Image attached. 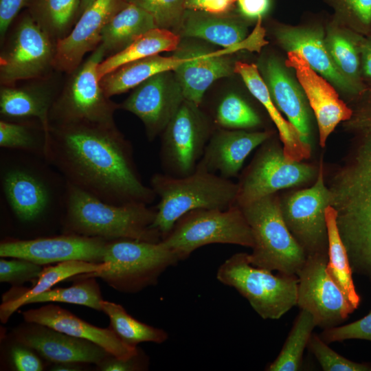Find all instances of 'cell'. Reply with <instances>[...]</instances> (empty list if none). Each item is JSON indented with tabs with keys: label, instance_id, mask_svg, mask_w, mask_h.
Segmentation results:
<instances>
[{
	"label": "cell",
	"instance_id": "74e56055",
	"mask_svg": "<svg viewBox=\"0 0 371 371\" xmlns=\"http://www.w3.org/2000/svg\"><path fill=\"white\" fill-rule=\"evenodd\" d=\"M213 120L217 128L227 129H251L262 124L256 110L235 92H228L217 101L213 110Z\"/></svg>",
	"mask_w": 371,
	"mask_h": 371
},
{
	"label": "cell",
	"instance_id": "7a4b0ae2",
	"mask_svg": "<svg viewBox=\"0 0 371 371\" xmlns=\"http://www.w3.org/2000/svg\"><path fill=\"white\" fill-rule=\"evenodd\" d=\"M350 108V117L342 123L351 134V146L328 186L329 205L336 211L352 272L371 281V91Z\"/></svg>",
	"mask_w": 371,
	"mask_h": 371
},
{
	"label": "cell",
	"instance_id": "4316f807",
	"mask_svg": "<svg viewBox=\"0 0 371 371\" xmlns=\"http://www.w3.org/2000/svg\"><path fill=\"white\" fill-rule=\"evenodd\" d=\"M234 73L241 77L249 91L263 106L276 125L283 144L284 155L289 159L298 161L308 158L311 147L303 143L296 129L282 115L273 101L258 66L238 61L234 63Z\"/></svg>",
	"mask_w": 371,
	"mask_h": 371
},
{
	"label": "cell",
	"instance_id": "db71d44e",
	"mask_svg": "<svg viewBox=\"0 0 371 371\" xmlns=\"http://www.w3.org/2000/svg\"><path fill=\"white\" fill-rule=\"evenodd\" d=\"M95 0H80L78 15H81Z\"/></svg>",
	"mask_w": 371,
	"mask_h": 371
},
{
	"label": "cell",
	"instance_id": "ffe728a7",
	"mask_svg": "<svg viewBox=\"0 0 371 371\" xmlns=\"http://www.w3.org/2000/svg\"><path fill=\"white\" fill-rule=\"evenodd\" d=\"M236 49L208 52L193 47H179L174 54L184 58L173 71L186 100L201 106L207 89L216 80L234 73V63L227 56Z\"/></svg>",
	"mask_w": 371,
	"mask_h": 371
},
{
	"label": "cell",
	"instance_id": "816d5d0a",
	"mask_svg": "<svg viewBox=\"0 0 371 371\" xmlns=\"http://www.w3.org/2000/svg\"><path fill=\"white\" fill-rule=\"evenodd\" d=\"M137 357V356H136ZM133 357L129 359L113 358L104 359L100 363V369L104 371H131L139 368Z\"/></svg>",
	"mask_w": 371,
	"mask_h": 371
},
{
	"label": "cell",
	"instance_id": "277c9868",
	"mask_svg": "<svg viewBox=\"0 0 371 371\" xmlns=\"http://www.w3.org/2000/svg\"><path fill=\"white\" fill-rule=\"evenodd\" d=\"M150 187L159 197L153 227L164 238L183 215L197 209L225 210L235 205L238 185L197 164L190 175L155 173Z\"/></svg>",
	"mask_w": 371,
	"mask_h": 371
},
{
	"label": "cell",
	"instance_id": "681fc988",
	"mask_svg": "<svg viewBox=\"0 0 371 371\" xmlns=\"http://www.w3.org/2000/svg\"><path fill=\"white\" fill-rule=\"evenodd\" d=\"M27 0H0V36L5 38L10 24Z\"/></svg>",
	"mask_w": 371,
	"mask_h": 371
},
{
	"label": "cell",
	"instance_id": "6da1fadb",
	"mask_svg": "<svg viewBox=\"0 0 371 371\" xmlns=\"http://www.w3.org/2000/svg\"><path fill=\"white\" fill-rule=\"evenodd\" d=\"M43 157L67 183L109 203L149 204L156 194L142 181L131 143L115 124L49 123Z\"/></svg>",
	"mask_w": 371,
	"mask_h": 371
},
{
	"label": "cell",
	"instance_id": "603a6c76",
	"mask_svg": "<svg viewBox=\"0 0 371 371\" xmlns=\"http://www.w3.org/2000/svg\"><path fill=\"white\" fill-rule=\"evenodd\" d=\"M25 321L47 326L70 336L89 340L121 359L137 356L136 347L124 343L111 328L94 326L69 311L54 304H47L22 313Z\"/></svg>",
	"mask_w": 371,
	"mask_h": 371
},
{
	"label": "cell",
	"instance_id": "f546056e",
	"mask_svg": "<svg viewBox=\"0 0 371 371\" xmlns=\"http://www.w3.org/2000/svg\"><path fill=\"white\" fill-rule=\"evenodd\" d=\"M364 36L334 20L328 24L325 43L339 72L360 91L367 87L361 76V45Z\"/></svg>",
	"mask_w": 371,
	"mask_h": 371
},
{
	"label": "cell",
	"instance_id": "ab89813d",
	"mask_svg": "<svg viewBox=\"0 0 371 371\" xmlns=\"http://www.w3.org/2000/svg\"><path fill=\"white\" fill-rule=\"evenodd\" d=\"M334 12L335 21L360 34H371V0H323Z\"/></svg>",
	"mask_w": 371,
	"mask_h": 371
},
{
	"label": "cell",
	"instance_id": "4dcf8cb0",
	"mask_svg": "<svg viewBox=\"0 0 371 371\" xmlns=\"http://www.w3.org/2000/svg\"><path fill=\"white\" fill-rule=\"evenodd\" d=\"M184 58L159 54L126 63L103 76L100 85L109 98L134 89L144 81L161 72L175 71Z\"/></svg>",
	"mask_w": 371,
	"mask_h": 371
},
{
	"label": "cell",
	"instance_id": "8d00e7d4",
	"mask_svg": "<svg viewBox=\"0 0 371 371\" xmlns=\"http://www.w3.org/2000/svg\"><path fill=\"white\" fill-rule=\"evenodd\" d=\"M80 0H38L32 17L56 41L69 34Z\"/></svg>",
	"mask_w": 371,
	"mask_h": 371
},
{
	"label": "cell",
	"instance_id": "d6986e66",
	"mask_svg": "<svg viewBox=\"0 0 371 371\" xmlns=\"http://www.w3.org/2000/svg\"><path fill=\"white\" fill-rule=\"evenodd\" d=\"M262 20L257 21L251 36L247 38L246 20L238 14H210L186 10L179 23L183 36L203 39L224 48L259 49L267 43Z\"/></svg>",
	"mask_w": 371,
	"mask_h": 371
},
{
	"label": "cell",
	"instance_id": "f907efd6",
	"mask_svg": "<svg viewBox=\"0 0 371 371\" xmlns=\"http://www.w3.org/2000/svg\"><path fill=\"white\" fill-rule=\"evenodd\" d=\"M361 61L363 80L366 85H371V34L363 39Z\"/></svg>",
	"mask_w": 371,
	"mask_h": 371
},
{
	"label": "cell",
	"instance_id": "836d02e7",
	"mask_svg": "<svg viewBox=\"0 0 371 371\" xmlns=\"http://www.w3.org/2000/svg\"><path fill=\"white\" fill-rule=\"evenodd\" d=\"M336 211L328 205L325 210L328 236V262L326 270L352 306L356 309L360 302L352 280V270L346 247L339 233Z\"/></svg>",
	"mask_w": 371,
	"mask_h": 371
},
{
	"label": "cell",
	"instance_id": "3957f363",
	"mask_svg": "<svg viewBox=\"0 0 371 371\" xmlns=\"http://www.w3.org/2000/svg\"><path fill=\"white\" fill-rule=\"evenodd\" d=\"M65 202V225L68 234L106 240H161V234L153 227L156 210L147 204L109 203L67 182Z\"/></svg>",
	"mask_w": 371,
	"mask_h": 371
},
{
	"label": "cell",
	"instance_id": "ac0fdd59",
	"mask_svg": "<svg viewBox=\"0 0 371 371\" xmlns=\"http://www.w3.org/2000/svg\"><path fill=\"white\" fill-rule=\"evenodd\" d=\"M285 65L295 73L316 118L319 144L324 147L336 126L350 117L352 109L340 99L334 86L314 71L299 54L287 52Z\"/></svg>",
	"mask_w": 371,
	"mask_h": 371
},
{
	"label": "cell",
	"instance_id": "ba28073f",
	"mask_svg": "<svg viewBox=\"0 0 371 371\" xmlns=\"http://www.w3.org/2000/svg\"><path fill=\"white\" fill-rule=\"evenodd\" d=\"M184 260L198 248L209 244H233L253 248L250 227L237 205L227 209H197L178 219L161 240Z\"/></svg>",
	"mask_w": 371,
	"mask_h": 371
},
{
	"label": "cell",
	"instance_id": "e575fe53",
	"mask_svg": "<svg viewBox=\"0 0 371 371\" xmlns=\"http://www.w3.org/2000/svg\"><path fill=\"white\" fill-rule=\"evenodd\" d=\"M101 309L109 316L111 329L130 346L142 342L161 344L168 337L165 330L137 320L120 304L102 300Z\"/></svg>",
	"mask_w": 371,
	"mask_h": 371
},
{
	"label": "cell",
	"instance_id": "c3c4849f",
	"mask_svg": "<svg viewBox=\"0 0 371 371\" xmlns=\"http://www.w3.org/2000/svg\"><path fill=\"white\" fill-rule=\"evenodd\" d=\"M236 0H186V10L223 14L230 12Z\"/></svg>",
	"mask_w": 371,
	"mask_h": 371
},
{
	"label": "cell",
	"instance_id": "5b68a950",
	"mask_svg": "<svg viewBox=\"0 0 371 371\" xmlns=\"http://www.w3.org/2000/svg\"><path fill=\"white\" fill-rule=\"evenodd\" d=\"M240 208L254 241L253 251L248 254L250 263L271 271L297 276L307 256L289 229L274 194Z\"/></svg>",
	"mask_w": 371,
	"mask_h": 371
},
{
	"label": "cell",
	"instance_id": "bcb514c9",
	"mask_svg": "<svg viewBox=\"0 0 371 371\" xmlns=\"http://www.w3.org/2000/svg\"><path fill=\"white\" fill-rule=\"evenodd\" d=\"M30 348L20 344L11 349V358L16 370L19 371H41L43 363Z\"/></svg>",
	"mask_w": 371,
	"mask_h": 371
},
{
	"label": "cell",
	"instance_id": "f1b7e54d",
	"mask_svg": "<svg viewBox=\"0 0 371 371\" xmlns=\"http://www.w3.org/2000/svg\"><path fill=\"white\" fill-rule=\"evenodd\" d=\"M56 96L44 87L2 86L0 113L11 118L36 117L45 135L49 127V113Z\"/></svg>",
	"mask_w": 371,
	"mask_h": 371
},
{
	"label": "cell",
	"instance_id": "5bb4252c",
	"mask_svg": "<svg viewBox=\"0 0 371 371\" xmlns=\"http://www.w3.org/2000/svg\"><path fill=\"white\" fill-rule=\"evenodd\" d=\"M329 200L321 164L313 186L295 192L280 202L284 220L306 256L328 254L325 210L330 205Z\"/></svg>",
	"mask_w": 371,
	"mask_h": 371
},
{
	"label": "cell",
	"instance_id": "83f0119b",
	"mask_svg": "<svg viewBox=\"0 0 371 371\" xmlns=\"http://www.w3.org/2000/svg\"><path fill=\"white\" fill-rule=\"evenodd\" d=\"M109 267L104 262H93L84 260H69L59 262L55 266L43 268L36 283L30 289L14 287L5 295L0 306V319L6 322L19 307L25 305L32 297L50 289V288L71 277L100 271Z\"/></svg>",
	"mask_w": 371,
	"mask_h": 371
},
{
	"label": "cell",
	"instance_id": "d4e9b609",
	"mask_svg": "<svg viewBox=\"0 0 371 371\" xmlns=\"http://www.w3.org/2000/svg\"><path fill=\"white\" fill-rule=\"evenodd\" d=\"M37 325L30 330L19 332L16 340L50 361L100 363L110 355L92 341Z\"/></svg>",
	"mask_w": 371,
	"mask_h": 371
},
{
	"label": "cell",
	"instance_id": "d590c367",
	"mask_svg": "<svg viewBox=\"0 0 371 371\" xmlns=\"http://www.w3.org/2000/svg\"><path fill=\"white\" fill-rule=\"evenodd\" d=\"M316 326L313 315L300 309L277 358L267 368L269 371H297L302 363L304 349Z\"/></svg>",
	"mask_w": 371,
	"mask_h": 371
},
{
	"label": "cell",
	"instance_id": "b9f144b4",
	"mask_svg": "<svg viewBox=\"0 0 371 371\" xmlns=\"http://www.w3.org/2000/svg\"><path fill=\"white\" fill-rule=\"evenodd\" d=\"M310 351L324 371H368L371 366L352 361L332 350L328 344L315 333L308 343Z\"/></svg>",
	"mask_w": 371,
	"mask_h": 371
},
{
	"label": "cell",
	"instance_id": "f5cc1de1",
	"mask_svg": "<svg viewBox=\"0 0 371 371\" xmlns=\"http://www.w3.org/2000/svg\"><path fill=\"white\" fill-rule=\"evenodd\" d=\"M52 370H78V367L73 363H58L52 368Z\"/></svg>",
	"mask_w": 371,
	"mask_h": 371
},
{
	"label": "cell",
	"instance_id": "52a82bcc",
	"mask_svg": "<svg viewBox=\"0 0 371 371\" xmlns=\"http://www.w3.org/2000/svg\"><path fill=\"white\" fill-rule=\"evenodd\" d=\"M247 253L227 258L217 270L219 282L234 288L264 319H278L297 305L298 277L252 265Z\"/></svg>",
	"mask_w": 371,
	"mask_h": 371
},
{
	"label": "cell",
	"instance_id": "8fae6325",
	"mask_svg": "<svg viewBox=\"0 0 371 371\" xmlns=\"http://www.w3.org/2000/svg\"><path fill=\"white\" fill-rule=\"evenodd\" d=\"M268 140V139H267ZM264 142L238 185L235 205L242 207L279 190L311 179L315 169L287 158L283 148Z\"/></svg>",
	"mask_w": 371,
	"mask_h": 371
},
{
	"label": "cell",
	"instance_id": "ee69618b",
	"mask_svg": "<svg viewBox=\"0 0 371 371\" xmlns=\"http://www.w3.org/2000/svg\"><path fill=\"white\" fill-rule=\"evenodd\" d=\"M43 268L24 259L0 260V281L19 284L38 278Z\"/></svg>",
	"mask_w": 371,
	"mask_h": 371
},
{
	"label": "cell",
	"instance_id": "7402d4cb",
	"mask_svg": "<svg viewBox=\"0 0 371 371\" xmlns=\"http://www.w3.org/2000/svg\"><path fill=\"white\" fill-rule=\"evenodd\" d=\"M269 131H249L243 129L217 128L211 135L198 163L209 172L225 179L238 175L248 155L269 139Z\"/></svg>",
	"mask_w": 371,
	"mask_h": 371
},
{
	"label": "cell",
	"instance_id": "2e32d148",
	"mask_svg": "<svg viewBox=\"0 0 371 371\" xmlns=\"http://www.w3.org/2000/svg\"><path fill=\"white\" fill-rule=\"evenodd\" d=\"M107 241L75 234L8 240L0 244V256L24 259L40 265L69 260L102 262Z\"/></svg>",
	"mask_w": 371,
	"mask_h": 371
},
{
	"label": "cell",
	"instance_id": "9c48e42d",
	"mask_svg": "<svg viewBox=\"0 0 371 371\" xmlns=\"http://www.w3.org/2000/svg\"><path fill=\"white\" fill-rule=\"evenodd\" d=\"M106 56L100 44L87 60L70 74L49 113V123L91 122L113 124L120 104L104 93L97 68Z\"/></svg>",
	"mask_w": 371,
	"mask_h": 371
},
{
	"label": "cell",
	"instance_id": "f6af8a7d",
	"mask_svg": "<svg viewBox=\"0 0 371 371\" xmlns=\"http://www.w3.org/2000/svg\"><path fill=\"white\" fill-rule=\"evenodd\" d=\"M319 337L328 344L351 339L371 341V312L350 324L324 329Z\"/></svg>",
	"mask_w": 371,
	"mask_h": 371
},
{
	"label": "cell",
	"instance_id": "7bdbcfd3",
	"mask_svg": "<svg viewBox=\"0 0 371 371\" xmlns=\"http://www.w3.org/2000/svg\"><path fill=\"white\" fill-rule=\"evenodd\" d=\"M150 14L157 26L168 29L179 25L186 10V0H125Z\"/></svg>",
	"mask_w": 371,
	"mask_h": 371
},
{
	"label": "cell",
	"instance_id": "9a60e30c",
	"mask_svg": "<svg viewBox=\"0 0 371 371\" xmlns=\"http://www.w3.org/2000/svg\"><path fill=\"white\" fill-rule=\"evenodd\" d=\"M172 72H161L144 81L120 104L142 120L149 141L162 133L185 100Z\"/></svg>",
	"mask_w": 371,
	"mask_h": 371
},
{
	"label": "cell",
	"instance_id": "cb8c5ba5",
	"mask_svg": "<svg viewBox=\"0 0 371 371\" xmlns=\"http://www.w3.org/2000/svg\"><path fill=\"white\" fill-rule=\"evenodd\" d=\"M287 69L274 57L263 60L258 68L277 108L286 116L303 143L311 147L310 106L300 83Z\"/></svg>",
	"mask_w": 371,
	"mask_h": 371
},
{
	"label": "cell",
	"instance_id": "7c38bea8",
	"mask_svg": "<svg viewBox=\"0 0 371 371\" xmlns=\"http://www.w3.org/2000/svg\"><path fill=\"white\" fill-rule=\"evenodd\" d=\"M30 15L18 23L0 56V82L12 86L17 81L38 78L53 67L56 43Z\"/></svg>",
	"mask_w": 371,
	"mask_h": 371
},
{
	"label": "cell",
	"instance_id": "f35d334b",
	"mask_svg": "<svg viewBox=\"0 0 371 371\" xmlns=\"http://www.w3.org/2000/svg\"><path fill=\"white\" fill-rule=\"evenodd\" d=\"M102 300L98 283L93 278H88L67 288L49 289L38 294L28 300L25 304L58 302L83 305L102 311Z\"/></svg>",
	"mask_w": 371,
	"mask_h": 371
},
{
	"label": "cell",
	"instance_id": "7dc6e473",
	"mask_svg": "<svg viewBox=\"0 0 371 371\" xmlns=\"http://www.w3.org/2000/svg\"><path fill=\"white\" fill-rule=\"evenodd\" d=\"M272 0H236L238 14L246 21L262 20L270 11Z\"/></svg>",
	"mask_w": 371,
	"mask_h": 371
},
{
	"label": "cell",
	"instance_id": "4fadbf2b",
	"mask_svg": "<svg viewBox=\"0 0 371 371\" xmlns=\"http://www.w3.org/2000/svg\"><path fill=\"white\" fill-rule=\"evenodd\" d=\"M327 262L328 254L308 256L297 275V305L324 329L337 326L355 310L327 272Z\"/></svg>",
	"mask_w": 371,
	"mask_h": 371
},
{
	"label": "cell",
	"instance_id": "60d3db41",
	"mask_svg": "<svg viewBox=\"0 0 371 371\" xmlns=\"http://www.w3.org/2000/svg\"><path fill=\"white\" fill-rule=\"evenodd\" d=\"M45 137H38L25 124L0 121V146L30 153H39L43 156Z\"/></svg>",
	"mask_w": 371,
	"mask_h": 371
},
{
	"label": "cell",
	"instance_id": "30bf717a",
	"mask_svg": "<svg viewBox=\"0 0 371 371\" xmlns=\"http://www.w3.org/2000/svg\"><path fill=\"white\" fill-rule=\"evenodd\" d=\"M201 106L184 100L161 133L164 173L183 177L194 172L214 130Z\"/></svg>",
	"mask_w": 371,
	"mask_h": 371
},
{
	"label": "cell",
	"instance_id": "484cf974",
	"mask_svg": "<svg viewBox=\"0 0 371 371\" xmlns=\"http://www.w3.org/2000/svg\"><path fill=\"white\" fill-rule=\"evenodd\" d=\"M1 177L5 197L20 221H34L47 210L52 195L41 177L30 169L18 166L5 170Z\"/></svg>",
	"mask_w": 371,
	"mask_h": 371
},
{
	"label": "cell",
	"instance_id": "44dd1931",
	"mask_svg": "<svg viewBox=\"0 0 371 371\" xmlns=\"http://www.w3.org/2000/svg\"><path fill=\"white\" fill-rule=\"evenodd\" d=\"M274 35L279 45L287 52L299 54L317 74L351 98L360 91L335 65L325 43V34L318 26L279 25Z\"/></svg>",
	"mask_w": 371,
	"mask_h": 371
},
{
	"label": "cell",
	"instance_id": "e0dca14e",
	"mask_svg": "<svg viewBox=\"0 0 371 371\" xmlns=\"http://www.w3.org/2000/svg\"><path fill=\"white\" fill-rule=\"evenodd\" d=\"M127 2L95 0L80 16L73 30L56 42L53 67L69 74L76 69L84 56L100 45L107 23Z\"/></svg>",
	"mask_w": 371,
	"mask_h": 371
},
{
	"label": "cell",
	"instance_id": "8992f818",
	"mask_svg": "<svg viewBox=\"0 0 371 371\" xmlns=\"http://www.w3.org/2000/svg\"><path fill=\"white\" fill-rule=\"evenodd\" d=\"M180 260L179 256L161 241L108 240L102 262L109 264V267L78 276L82 279L100 278L119 291L135 293L155 284L167 268Z\"/></svg>",
	"mask_w": 371,
	"mask_h": 371
},
{
	"label": "cell",
	"instance_id": "1f68e13d",
	"mask_svg": "<svg viewBox=\"0 0 371 371\" xmlns=\"http://www.w3.org/2000/svg\"><path fill=\"white\" fill-rule=\"evenodd\" d=\"M158 27L153 16L142 8L126 4L107 23L101 33L105 55H113L145 32Z\"/></svg>",
	"mask_w": 371,
	"mask_h": 371
},
{
	"label": "cell",
	"instance_id": "d6a6232c",
	"mask_svg": "<svg viewBox=\"0 0 371 371\" xmlns=\"http://www.w3.org/2000/svg\"><path fill=\"white\" fill-rule=\"evenodd\" d=\"M180 36L168 29L156 27L137 37L123 50L104 58L98 66L100 79L107 74L129 62L175 51L179 46Z\"/></svg>",
	"mask_w": 371,
	"mask_h": 371
}]
</instances>
